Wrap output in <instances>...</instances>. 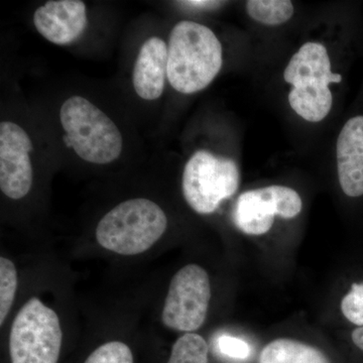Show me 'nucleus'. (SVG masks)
Here are the masks:
<instances>
[{
    "mask_svg": "<svg viewBox=\"0 0 363 363\" xmlns=\"http://www.w3.org/2000/svg\"><path fill=\"white\" fill-rule=\"evenodd\" d=\"M222 64V45L209 28L191 21L174 26L167 69V78L174 89L183 94L205 89L218 75Z\"/></svg>",
    "mask_w": 363,
    "mask_h": 363,
    "instance_id": "1",
    "label": "nucleus"
},
{
    "mask_svg": "<svg viewBox=\"0 0 363 363\" xmlns=\"http://www.w3.org/2000/svg\"><path fill=\"white\" fill-rule=\"evenodd\" d=\"M284 78L293 89L289 104L293 111L310 123H320L333 104L331 83H340L342 76L331 71L328 51L319 43H306L291 59Z\"/></svg>",
    "mask_w": 363,
    "mask_h": 363,
    "instance_id": "2",
    "label": "nucleus"
},
{
    "mask_svg": "<svg viewBox=\"0 0 363 363\" xmlns=\"http://www.w3.org/2000/svg\"><path fill=\"white\" fill-rule=\"evenodd\" d=\"M168 219L156 203L145 198L128 200L98 223L96 240L105 250L121 255L149 250L166 231Z\"/></svg>",
    "mask_w": 363,
    "mask_h": 363,
    "instance_id": "3",
    "label": "nucleus"
},
{
    "mask_svg": "<svg viewBox=\"0 0 363 363\" xmlns=\"http://www.w3.org/2000/svg\"><path fill=\"white\" fill-rule=\"evenodd\" d=\"M60 119L65 130L64 142L81 159L92 164L116 161L123 152V135L116 124L89 100L69 98L62 105Z\"/></svg>",
    "mask_w": 363,
    "mask_h": 363,
    "instance_id": "4",
    "label": "nucleus"
},
{
    "mask_svg": "<svg viewBox=\"0 0 363 363\" xmlns=\"http://www.w3.org/2000/svg\"><path fill=\"white\" fill-rule=\"evenodd\" d=\"M62 339L57 313L40 298H32L21 308L11 326V363H58Z\"/></svg>",
    "mask_w": 363,
    "mask_h": 363,
    "instance_id": "5",
    "label": "nucleus"
},
{
    "mask_svg": "<svg viewBox=\"0 0 363 363\" xmlns=\"http://www.w3.org/2000/svg\"><path fill=\"white\" fill-rule=\"evenodd\" d=\"M240 182V169L233 160L198 150L186 164L182 187L189 206L197 213L211 214L223 200L235 194Z\"/></svg>",
    "mask_w": 363,
    "mask_h": 363,
    "instance_id": "6",
    "label": "nucleus"
},
{
    "mask_svg": "<svg viewBox=\"0 0 363 363\" xmlns=\"http://www.w3.org/2000/svg\"><path fill=\"white\" fill-rule=\"evenodd\" d=\"M211 298L209 276L203 267L188 264L172 279L162 320L172 330L194 332L206 320Z\"/></svg>",
    "mask_w": 363,
    "mask_h": 363,
    "instance_id": "7",
    "label": "nucleus"
},
{
    "mask_svg": "<svg viewBox=\"0 0 363 363\" xmlns=\"http://www.w3.org/2000/svg\"><path fill=\"white\" fill-rule=\"evenodd\" d=\"M300 195L285 186H269L242 193L234 211V222L248 235H262L274 225V216L291 219L302 211Z\"/></svg>",
    "mask_w": 363,
    "mask_h": 363,
    "instance_id": "8",
    "label": "nucleus"
},
{
    "mask_svg": "<svg viewBox=\"0 0 363 363\" xmlns=\"http://www.w3.org/2000/svg\"><path fill=\"white\" fill-rule=\"evenodd\" d=\"M33 149L30 136L20 125L0 124V189L11 199H21L32 188Z\"/></svg>",
    "mask_w": 363,
    "mask_h": 363,
    "instance_id": "9",
    "label": "nucleus"
},
{
    "mask_svg": "<svg viewBox=\"0 0 363 363\" xmlns=\"http://www.w3.org/2000/svg\"><path fill=\"white\" fill-rule=\"evenodd\" d=\"M33 25L52 44H72L87 26L85 4L81 0L47 1L33 14Z\"/></svg>",
    "mask_w": 363,
    "mask_h": 363,
    "instance_id": "10",
    "label": "nucleus"
},
{
    "mask_svg": "<svg viewBox=\"0 0 363 363\" xmlns=\"http://www.w3.org/2000/svg\"><path fill=\"white\" fill-rule=\"evenodd\" d=\"M339 183L344 194L363 195V116L347 121L336 143Z\"/></svg>",
    "mask_w": 363,
    "mask_h": 363,
    "instance_id": "11",
    "label": "nucleus"
},
{
    "mask_svg": "<svg viewBox=\"0 0 363 363\" xmlns=\"http://www.w3.org/2000/svg\"><path fill=\"white\" fill-rule=\"evenodd\" d=\"M168 69V45L157 37L140 48L133 68V83L138 96L156 100L162 96Z\"/></svg>",
    "mask_w": 363,
    "mask_h": 363,
    "instance_id": "12",
    "label": "nucleus"
},
{
    "mask_svg": "<svg viewBox=\"0 0 363 363\" xmlns=\"http://www.w3.org/2000/svg\"><path fill=\"white\" fill-rule=\"evenodd\" d=\"M259 363H330L321 350L308 344L279 338L267 344L260 353Z\"/></svg>",
    "mask_w": 363,
    "mask_h": 363,
    "instance_id": "13",
    "label": "nucleus"
},
{
    "mask_svg": "<svg viewBox=\"0 0 363 363\" xmlns=\"http://www.w3.org/2000/svg\"><path fill=\"white\" fill-rule=\"evenodd\" d=\"M247 11L257 23L279 26L291 20L294 6L290 0H250L247 2Z\"/></svg>",
    "mask_w": 363,
    "mask_h": 363,
    "instance_id": "14",
    "label": "nucleus"
},
{
    "mask_svg": "<svg viewBox=\"0 0 363 363\" xmlns=\"http://www.w3.org/2000/svg\"><path fill=\"white\" fill-rule=\"evenodd\" d=\"M208 350L202 336L187 333L174 344L168 363H208Z\"/></svg>",
    "mask_w": 363,
    "mask_h": 363,
    "instance_id": "15",
    "label": "nucleus"
},
{
    "mask_svg": "<svg viewBox=\"0 0 363 363\" xmlns=\"http://www.w3.org/2000/svg\"><path fill=\"white\" fill-rule=\"evenodd\" d=\"M18 271L11 259L0 257V324H4L13 307L18 290Z\"/></svg>",
    "mask_w": 363,
    "mask_h": 363,
    "instance_id": "16",
    "label": "nucleus"
},
{
    "mask_svg": "<svg viewBox=\"0 0 363 363\" xmlns=\"http://www.w3.org/2000/svg\"><path fill=\"white\" fill-rule=\"evenodd\" d=\"M84 363H133V352L125 343L111 341L93 351Z\"/></svg>",
    "mask_w": 363,
    "mask_h": 363,
    "instance_id": "17",
    "label": "nucleus"
},
{
    "mask_svg": "<svg viewBox=\"0 0 363 363\" xmlns=\"http://www.w3.org/2000/svg\"><path fill=\"white\" fill-rule=\"evenodd\" d=\"M341 311L351 323L363 327V283L351 286L341 302Z\"/></svg>",
    "mask_w": 363,
    "mask_h": 363,
    "instance_id": "18",
    "label": "nucleus"
},
{
    "mask_svg": "<svg viewBox=\"0 0 363 363\" xmlns=\"http://www.w3.org/2000/svg\"><path fill=\"white\" fill-rule=\"evenodd\" d=\"M218 347L223 354L236 359H245L250 357V345L240 338L221 336L218 339Z\"/></svg>",
    "mask_w": 363,
    "mask_h": 363,
    "instance_id": "19",
    "label": "nucleus"
},
{
    "mask_svg": "<svg viewBox=\"0 0 363 363\" xmlns=\"http://www.w3.org/2000/svg\"><path fill=\"white\" fill-rule=\"evenodd\" d=\"M184 6L195 7V9H211L220 6L222 1H209V0H191V1H181Z\"/></svg>",
    "mask_w": 363,
    "mask_h": 363,
    "instance_id": "20",
    "label": "nucleus"
},
{
    "mask_svg": "<svg viewBox=\"0 0 363 363\" xmlns=\"http://www.w3.org/2000/svg\"><path fill=\"white\" fill-rule=\"evenodd\" d=\"M351 337H352L353 343H354L360 350L363 351V327L355 329V330L352 332V336H351Z\"/></svg>",
    "mask_w": 363,
    "mask_h": 363,
    "instance_id": "21",
    "label": "nucleus"
}]
</instances>
